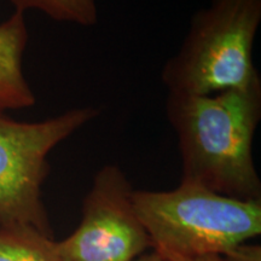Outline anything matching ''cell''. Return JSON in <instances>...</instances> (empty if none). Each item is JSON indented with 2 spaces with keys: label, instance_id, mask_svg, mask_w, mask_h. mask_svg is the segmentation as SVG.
Listing matches in <instances>:
<instances>
[{
  "label": "cell",
  "instance_id": "8fae6325",
  "mask_svg": "<svg viewBox=\"0 0 261 261\" xmlns=\"http://www.w3.org/2000/svg\"><path fill=\"white\" fill-rule=\"evenodd\" d=\"M133 261H169L168 259H166L165 256H162L161 254L158 253V252H152L150 254H146L144 256H140V257H137Z\"/></svg>",
  "mask_w": 261,
  "mask_h": 261
},
{
  "label": "cell",
  "instance_id": "6da1fadb",
  "mask_svg": "<svg viewBox=\"0 0 261 261\" xmlns=\"http://www.w3.org/2000/svg\"><path fill=\"white\" fill-rule=\"evenodd\" d=\"M182 179L242 201H261L253 142L261 121V80L214 94L168 92Z\"/></svg>",
  "mask_w": 261,
  "mask_h": 261
},
{
  "label": "cell",
  "instance_id": "8992f818",
  "mask_svg": "<svg viewBox=\"0 0 261 261\" xmlns=\"http://www.w3.org/2000/svg\"><path fill=\"white\" fill-rule=\"evenodd\" d=\"M28 44L24 14L15 11L0 23V112L33 107L37 98L23 71Z\"/></svg>",
  "mask_w": 261,
  "mask_h": 261
},
{
  "label": "cell",
  "instance_id": "52a82bcc",
  "mask_svg": "<svg viewBox=\"0 0 261 261\" xmlns=\"http://www.w3.org/2000/svg\"><path fill=\"white\" fill-rule=\"evenodd\" d=\"M0 261H62L56 241L31 226H0Z\"/></svg>",
  "mask_w": 261,
  "mask_h": 261
},
{
  "label": "cell",
  "instance_id": "3957f363",
  "mask_svg": "<svg viewBox=\"0 0 261 261\" xmlns=\"http://www.w3.org/2000/svg\"><path fill=\"white\" fill-rule=\"evenodd\" d=\"M261 0H212L192 16L180 48L163 65L171 93L214 94L261 80L253 47Z\"/></svg>",
  "mask_w": 261,
  "mask_h": 261
},
{
  "label": "cell",
  "instance_id": "5b68a950",
  "mask_svg": "<svg viewBox=\"0 0 261 261\" xmlns=\"http://www.w3.org/2000/svg\"><path fill=\"white\" fill-rule=\"evenodd\" d=\"M132 191L122 169H99L83 202L76 230L56 249L62 261H133L152 248L132 203Z\"/></svg>",
  "mask_w": 261,
  "mask_h": 261
},
{
  "label": "cell",
  "instance_id": "30bf717a",
  "mask_svg": "<svg viewBox=\"0 0 261 261\" xmlns=\"http://www.w3.org/2000/svg\"><path fill=\"white\" fill-rule=\"evenodd\" d=\"M166 259L169 261H223L220 256L218 255H203V256H195V257H187V256H179L174 254H161Z\"/></svg>",
  "mask_w": 261,
  "mask_h": 261
},
{
  "label": "cell",
  "instance_id": "9c48e42d",
  "mask_svg": "<svg viewBox=\"0 0 261 261\" xmlns=\"http://www.w3.org/2000/svg\"><path fill=\"white\" fill-rule=\"evenodd\" d=\"M223 261H260L259 247L240 246L230 255L220 256Z\"/></svg>",
  "mask_w": 261,
  "mask_h": 261
},
{
  "label": "cell",
  "instance_id": "ba28073f",
  "mask_svg": "<svg viewBox=\"0 0 261 261\" xmlns=\"http://www.w3.org/2000/svg\"><path fill=\"white\" fill-rule=\"evenodd\" d=\"M15 11L37 10L58 22L92 27L98 22L96 0H10Z\"/></svg>",
  "mask_w": 261,
  "mask_h": 261
},
{
  "label": "cell",
  "instance_id": "277c9868",
  "mask_svg": "<svg viewBox=\"0 0 261 261\" xmlns=\"http://www.w3.org/2000/svg\"><path fill=\"white\" fill-rule=\"evenodd\" d=\"M98 115L96 108L80 107L23 122L0 112V226H31L52 237L41 198L50 171L47 156Z\"/></svg>",
  "mask_w": 261,
  "mask_h": 261
},
{
  "label": "cell",
  "instance_id": "7a4b0ae2",
  "mask_svg": "<svg viewBox=\"0 0 261 261\" xmlns=\"http://www.w3.org/2000/svg\"><path fill=\"white\" fill-rule=\"evenodd\" d=\"M132 203L160 254L226 256L261 233V201L228 197L181 180L169 191L133 190Z\"/></svg>",
  "mask_w": 261,
  "mask_h": 261
}]
</instances>
